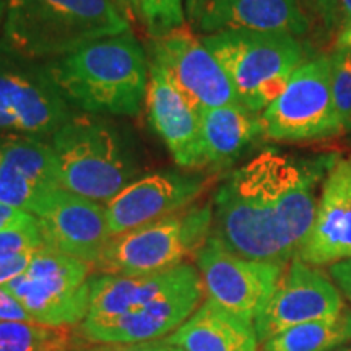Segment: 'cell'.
I'll return each instance as SVG.
<instances>
[{
	"label": "cell",
	"mask_w": 351,
	"mask_h": 351,
	"mask_svg": "<svg viewBox=\"0 0 351 351\" xmlns=\"http://www.w3.org/2000/svg\"><path fill=\"white\" fill-rule=\"evenodd\" d=\"M54 189L59 187L36 182L7 168L0 171V204L20 208L34 217Z\"/></svg>",
	"instance_id": "cell-26"
},
{
	"label": "cell",
	"mask_w": 351,
	"mask_h": 351,
	"mask_svg": "<svg viewBox=\"0 0 351 351\" xmlns=\"http://www.w3.org/2000/svg\"><path fill=\"white\" fill-rule=\"evenodd\" d=\"M351 341V309L328 319L300 324L275 333L261 351H332Z\"/></svg>",
	"instance_id": "cell-22"
},
{
	"label": "cell",
	"mask_w": 351,
	"mask_h": 351,
	"mask_svg": "<svg viewBox=\"0 0 351 351\" xmlns=\"http://www.w3.org/2000/svg\"><path fill=\"white\" fill-rule=\"evenodd\" d=\"M263 138L261 114L244 104L205 109L200 112V145L204 169H223L239 160Z\"/></svg>",
	"instance_id": "cell-20"
},
{
	"label": "cell",
	"mask_w": 351,
	"mask_h": 351,
	"mask_svg": "<svg viewBox=\"0 0 351 351\" xmlns=\"http://www.w3.org/2000/svg\"><path fill=\"white\" fill-rule=\"evenodd\" d=\"M67 327L0 320V351H59L69 348Z\"/></svg>",
	"instance_id": "cell-24"
},
{
	"label": "cell",
	"mask_w": 351,
	"mask_h": 351,
	"mask_svg": "<svg viewBox=\"0 0 351 351\" xmlns=\"http://www.w3.org/2000/svg\"><path fill=\"white\" fill-rule=\"evenodd\" d=\"M5 13H7V0H0V33H2V28H3Z\"/></svg>",
	"instance_id": "cell-39"
},
{
	"label": "cell",
	"mask_w": 351,
	"mask_h": 351,
	"mask_svg": "<svg viewBox=\"0 0 351 351\" xmlns=\"http://www.w3.org/2000/svg\"><path fill=\"white\" fill-rule=\"evenodd\" d=\"M72 116L49 62L29 59L0 39V138L52 137Z\"/></svg>",
	"instance_id": "cell-7"
},
{
	"label": "cell",
	"mask_w": 351,
	"mask_h": 351,
	"mask_svg": "<svg viewBox=\"0 0 351 351\" xmlns=\"http://www.w3.org/2000/svg\"><path fill=\"white\" fill-rule=\"evenodd\" d=\"M145 106L152 127L163 138L178 166L204 169L200 112L184 98L163 70L153 64H150Z\"/></svg>",
	"instance_id": "cell-17"
},
{
	"label": "cell",
	"mask_w": 351,
	"mask_h": 351,
	"mask_svg": "<svg viewBox=\"0 0 351 351\" xmlns=\"http://www.w3.org/2000/svg\"><path fill=\"white\" fill-rule=\"evenodd\" d=\"M343 295L319 267L300 257L288 263L278 287L254 320L257 339L263 343L285 328L328 319L345 309Z\"/></svg>",
	"instance_id": "cell-12"
},
{
	"label": "cell",
	"mask_w": 351,
	"mask_h": 351,
	"mask_svg": "<svg viewBox=\"0 0 351 351\" xmlns=\"http://www.w3.org/2000/svg\"><path fill=\"white\" fill-rule=\"evenodd\" d=\"M114 2H116V5L119 7L122 13L129 19L130 23L137 19V13H135V0H114Z\"/></svg>",
	"instance_id": "cell-37"
},
{
	"label": "cell",
	"mask_w": 351,
	"mask_h": 351,
	"mask_svg": "<svg viewBox=\"0 0 351 351\" xmlns=\"http://www.w3.org/2000/svg\"><path fill=\"white\" fill-rule=\"evenodd\" d=\"M202 278L137 309L111 319H85L80 324L83 339L96 345H137L160 340L178 330L204 300Z\"/></svg>",
	"instance_id": "cell-14"
},
{
	"label": "cell",
	"mask_w": 351,
	"mask_h": 351,
	"mask_svg": "<svg viewBox=\"0 0 351 351\" xmlns=\"http://www.w3.org/2000/svg\"><path fill=\"white\" fill-rule=\"evenodd\" d=\"M179 351H257L254 324L204 301L199 309L166 339Z\"/></svg>",
	"instance_id": "cell-21"
},
{
	"label": "cell",
	"mask_w": 351,
	"mask_h": 351,
	"mask_svg": "<svg viewBox=\"0 0 351 351\" xmlns=\"http://www.w3.org/2000/svg\"><path fill=\"white\" fill-rule=\"evenodd\" d=\"M311 21H317L324 36L339 33V0H300Z\"/></svg>",
	"instance_id": "cell-29"
},
{
	"label": "cell",
	"mask_w": 351,
	"mask_h": 351,
	"mask_svg": "<svg viewBox=\"0 0 351 351\" xmlns=\"http://www.w3.org/2000/svg\"><path fill=\"white\" fill-rule=\"evenodd\" d=\"M93 265L44 247L33 254L23 275L5 287L34 322L51 327L82 324L90 309Z\"/></svg>",
	"instance_id": "cell-9"
},
{
	"label": "cell",
	"mask_w": 351,
	"mask_h": 351,
	"mask_svg": "<svg viewBox=\"0 0 351 351\" xmlns=\"http://www.w3.org/2000/svg\"><path fill=\"white\" fill-rule=\"evenodd\" d=\"M34 252L19 254L12 257H0V287H5L16 276L23 275L32 262Z\"/></svg>",
	"instance_id": "cell-31"
},
{
	"label": "cell",
	"mask_w": 351,
	"mask_h": 351,
	"mask_svg": "<svg viewBox=\"0 0 351 351\" xmlns=\"http://www.w3.org/2000/svg\"><path fill=\"white\" fill-rule=\"evenodd\" d=\"M44 245L95 267L111 239L106 205L54 189L38 215Z\"/></svg>",
	"instance_id": "cell-15"
},
{
	"label": "cell",
	"mask_w": 351,
	"mask_h": 351,
	"mask_svg": "<svg viewBox=\"0 0 351 351\" xmlns=\"http://www.w3.org/2000/svg\"><path fill=\"white\" fill-rule=\"evenodd\" d=\"M135 13L152 39L168 36L187 25L184 0H135Z\"/></svg>",
	"instance_id": "cell-25"
},
{
	"label": "cell",
	"mask_w": 351,
	"mask_h": 351,
	"mask_svg": "<svg viewBox=\"0 0 351 351\" xmlns=\"http://www.w3.org/2000/svg\"><path fill=\"white\" fill-rule=\"evenodd\" d=\"M3 169V155H2V150H0V171Z\"/></svg>",
	"instance_id": "cell-41"
},
{
	"label": "cell",
	"mask_w": 351,
	"mask_h": 351,
	"mask_svg": "<svg viewBox=\"0 0 351 351\" xmlns=\"http://www.w3.org/2000/svg\"><path fill=\"white\" fill-rule=\"evenodd\" d=\"M93 351H111V350L99 348V350H93ZM112 351H179V350L174 348L173 345H169L165 339V340L143 341V343H137V345H127L125 348H114L112 346Z\"/></svg>",
	"instance_id": "cell-34"
},
{
	"label": "cell",
	"mask_w": 351,
	"mask_h": 351,
	"mask_svg": "<svg viewBox=\"0 0 351 351\" xmlns=\"http://www.w3.org/2000/svg\"><path fill=\"white\" fill-rule=\"evenodd\" d=\"M150 54L152 64L163 70L199 112L239 103L226 72L189 25L152 39Z\"/></svg>",
	"instance_id": "cell-11"
},
{
	"label": "cell",
	"mask_w": 351,
	"mask_h": 351,
	"mask_svg": "<svg viewBox=\"0 0 351 351\" xmlns=\"http://www.w3.org/2000/svg\"><path fill=\"white\" fill-rule=\"evenodd\" d=\"M296 257L314 267L351 258V153L340 155L324 179L313 226Z\"/></svg>",
	"instance_id": "cell-16"
},
{
	"label": "cell",
	"mask_w": 351,
	"mask_h": 351,
	"mask_svg": "<svg viewBox=\"0 0 351 351\" xmlns=\"http://www.w3.org/2000/svg\"><path fill=\"white\" fill-rule=\"evenodd\" d=\"M210 2H212V0H184L187 21H191L195 28L199 26L202 16H204L205 10L208 8Z\"/></svg>",
	"instance_id": "cell-35"
},
{
	"label": "cell",
	"mask_w": 351,
	"mask_h": 351,
	"mask_svg": "<svg viewBox=\"0 0 351 351\" xmlns=\"http://www.w3.org/2000/svg\"><path fill=\"white\" fill-rule=\"evenodd\" d=\"M335 46L351 49V26H348V28H345V29H341V32L337 34Z\"/></svg>",
	"instance_id": "cell-38"
},
{
	"label": "cell",
	"mask_w": 351,
	"mask_h": 351,
	"mask_svg": "<svg viewBox=\"0 0 351 351\" xmlns=\"http://www.w3.org/2000/svg\"><path fill=\"white\" fill-rule=\"evenodd\" d=\"M311 26L300 0H212L197 29L202 34L251 29L302 38Z\"/></svg>",
	"instance_id": "cell-19"
},
{
	"label": "cell",
	"mask_w": 351,
	"mask_h": 351,
	"mask_svg": "<svg viewBox=\"0 0 351 351\" xmlns=\"http://www.w3.org/2000/svg\"><path fill=\"white\" fill-rule=\"evenodd\" d=\"M195 263L207 300L252 324L287 269L283 263L241 257L213 234L195 254Z\"/></svg>",
	"instance_id": "cell-10"
},
{
	"label": "cell",
	"mask_w": 351,
	"mask_h": 351,
	"mask_svg": "<svg viewBox=\"0 0 351 351\" xmlns=\"http://www.w3.org/2000/svg\"><path fill=\"white\" fill-rule=\"evenodd\" d=\"M340 153L258 152L213 197V231L231 252L288 265L313 226L319 189Z\"/></svg>",
	"instance_id": "cell-1"
},
{
	"label": "cell",
	"mask_w": 351,
	"mask_h": 351,
	"mask_svg": "<svg viewBox=\"0 0 351 351\" xmlns=\"http://www.w3.org/2000/svg\"><path fill=\"white\" fill-rule=\"evenodd\" d=\"M49 69L70 106L111 116H137L150 77L147 52L132 32L49 60Z\"/></svg>",
	"instance_id": "cell-2"
},
{
	"label": "cell",
	"mask_w": 351,
	"mask_h": 351,
	"mask_svg": "<svg viewBox=\"0 0 351 351\" xmlns=\"http://www.w3.org/2000/svg\"><path fill=\"white\" fill-rule=\"evenodd\" d=\"M41 247H44V239L38 218L29 225L0 231V257L36 252Z\"/></svg>",
	"instance_id": "cell-28"
},
{
	"label": "cell",
	"mask_w": 351,
	"mask_h": 351,
	"mask_svg": "<svg viewBox=\"0 0 351 351\" xmlns=\"http://www.w3.org/2000/svg\"><path fill=\"white\" fill-rule=\"evenodd\" d=\"M59 351H73V350H70V348H65V350H59Z\"/></svg>",
	"instance_id": "cell-42"
},
{
	"label": "cell",
	"mask_w": 351,
	"mask_h": 351,
	"mask_svg": "<svg viewBox=\"0 0 351 351\" xmlns=\"http://www.w3.org/2000/svg\"><path fill=\"white\" fill-rule=\"evenodd\" d=\"M130 32L114 0H7L2 41L34 60H54Z\"/></svg>",
	"instance_id": "cell-3"
},
{
	"label": "cell",
	"mask_w": 351,
	"mask_h": 351,
	"mask_svg": "<svg viewBox=\"0 0 351 351\" xmlns=\"http://www.w3.org/2000/svg\"><path fill=\"white\" fill-rule=\"evenodd\" d=\"M202 276L191 263L150 275H95L90 280V309L85 319H111L178 291Z\"/></svg>",
	"instance_id": "cell-18"
},
{
	"label": "cell",
	"mask_w": 351,
	"mask_h": 351,
	"mask_svg": "<svg viewBox=\"0 0 351 351\" xmlns=\"http://www.w3.org/2000/svg\"><path fill=\"white\" fill-rule=\"evenodd\" d=\"M202 43L230 78L241 104L261 114L282 95L306 62V44L287 33L225 29L204 34Z\"/></svg>",
	"instance_id": "cell-5"
},
{
	"label": "cell",
	"mask_w": 351,
	"mask_h": 351,
	"mask_svg": "<svg viewBox=\"0 0 351 351\" xmlns=\"http://www.w3.org/2000/svg\"><path fill=\"white\" fill-rule=\"evenodd\" d=\"M332 351H351V343H345V345H341V346H339V348H335Z\"/></svg>",
	"instance_id": "cell-40"
},
{
	"label": "cell",
	"mask_w": 351,
	"mask_h": 351,
	"mask_svg": "<svg viewBox=\"0 0 351 351\" xmlns=\"http://www.w3.org/2000/svg\"><path fill=\"white\" fill-rule=\"evenodd\" d=\"M213 231V205H191L150 225L112 236L93 269L103 275L138 276L181 265Z\"/></svg>",
	"instance_id": "cell-6"
},
{
	"label": "cell",
	"mask_w": 351,
	"mask_h": 351,
	"mask_svg": "<svg viewBox=\"0 0 351 351\" xmlns=\"http://www.w3.org/2000/svg\"><path fill=\"white\" fill-rule=\"evenodd\" d=\"M348 26H351V0H339V33Z\"/></svg>",
	"instance_id": "cell-36"
},
{
	"label": "cell",
	"mask_w": 351,
	"mask_h": 351,
	"mask_svg": "<svg viewBox=\"0 0 351 351\" xmlns=\"http://www.w3.org/2000/svg\"><path fill=\"white\" fill-rule=\"evenodd\" d=\"M263 138L313 143L341 137L333 103L332 54H319L296 69L282 95L261 112Z\"/></svg>",
	"instance_id": "cell-8"
},
{
	"label": "cell",
	"mask_w": 351,
	"mask_h": 351,
	"mask_svg": "<svg viewBox=\"0 0 351 351\" xmlns=\"http://www.w3.org/2000/svg\"><path fill=\"white\" fill-rule=\"evenodd\" d=\"M208 182L207 176L181 171H160L135 179L106 205L111 238L191 207Z\"/></svg>",
	"instance_id": "cell-13"
},
{
	"label": "cell",
	"mask_w": 351,
	"mask_h": 351,
	"mask_svg": "<svg viewBox=\"0 0 351 351\" xmlns=\"http://www.w3.org/2000/svg\"><path fill=\"white\" fill-rule=\"evenodd\" d=\"M36 221V217L23 210L10 207V205L0 204V231L10 230V228H19L29 225Z\"/></svg>",
	"instance_id": "cell-32"
},
{
	"label": "cell",
	"mask_w": 351,
	"mask_h": 351,
	"mask_svg": "<svg viewBox=\"0 0 351 351\" xmlns=\"http://www.w3.org/2000/svg\"><path fill=\"white\" fill-rule=\"evenodd\" d=\"M333 103L340 134L351 132V49L335 46L332 52Z\"/></svg>",
	"instance_id": "cell-27"
},
{
	"label": "cell",
	"mask_w": 351,
	"mask_h": 351,
	"mask_svg": "<svg viewBox=\"0 0 351 351\" xmlns=\"http://www.w3.org/2000/svg\"><path fill=\"white\" fill-rule=\"evenodd\" d=\"M0 150L3 168L46 186L59 187L56 153L51 142L36 137L0 138Z\"/></svg>",
	"instance_id": "cell-23"
},
{
	"label": "cell",
	"mask_w": 351,
	"mask_h": 351,
	"mask_svg": "<svg viewBox=\"0 0 351 351\" xmlns=\"http://www.w3.org/2000/svg\"><path fill=\"white\" fill-rule=\"evenodd\" d=\"M0 320H16V322H34L28 311L7 288L0 287Z\"/></svg>",
	"instance_id": "cell-30"
},
{
	"label": "cell",
	"mask_w": 351,
	"mask_h": 351,
	"mask_svg": "<svg viewBox=\"0 0 351 351\" xmlns=\"http://www.w3.org/2000/svg\"><path fill=\"white\" fill-rule=\"evenodd\" d=\"M328 274H330V278L337 285V288L340 289L341 295L348 298L351 302V258L332 263Z\"/></svg>",
	"instance_id": "cell-33"
},
{
	"label": "cell",
	"mask_w": 351,
	"mask_h": 351,
	"mask_svg": "<svg viewBox=\"0 0 351 351\" xmlns=\"http://www.w3.org/2000/svg\"><path fill=\"white\" fill-rule=\"evenodd\" d=\"M51 138L59 187L70 194L108 205L140 173L119 130L104 119L73 114Z\"/></svg>",
	"instance_id": "cell-4"
}]
</instances>
